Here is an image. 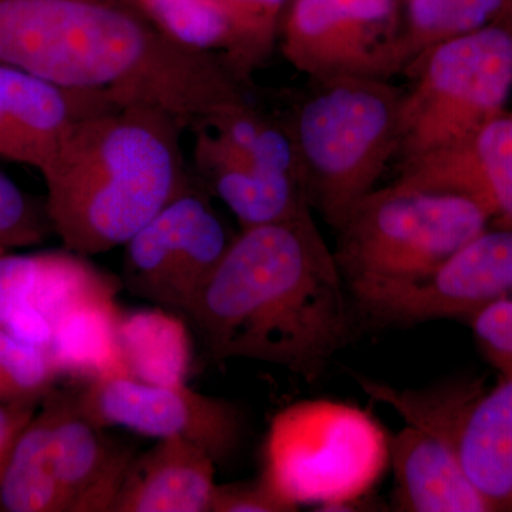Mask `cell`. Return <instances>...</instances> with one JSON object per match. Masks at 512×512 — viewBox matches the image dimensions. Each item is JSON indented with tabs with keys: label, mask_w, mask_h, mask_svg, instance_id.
Listing matches in <instances>:
<instances>
[{
	"label": "cell",
	"mask_w": 512,
	"mask_h": 512,
	"mask_svg": "<svg viewBox=\"0 0 512 512\" xmlns=\"http://www.w3.org/2000/svg\"><path fill=\"white\" fill-rule=\"evenodd\" d=\"M40 403L0 402V474L8 463L22 431L32 421Z\"/></svg>",
	"instance_id": "cell-31"
},
{
	"label": "cell",
	"mask_w": 512,
	"mask_h": 512,
	"mask_svg": "<svg viewBox=\"0 0 512 512\" xmlns=\"http://www.w3.org/2000/svg\"><path fill=\"white\" fill-rule=\"evenodd\" d=\"M490 212L464 195L390 184L357 202L333 251L345 282L429 274L487 229Z\"/></svg>",
	"instance_id": "cell-6"
},
{
	"label": "cell",
	"mask_w": 512,
	"mask_h": 512,
	"mask_svg": "<svg viewBox=\"0 0 512 512\" xmlns=\"http://www.w3.org/2000/svg\"><path fill=\"white\" fill-rule=\"evenodd\" d=\"M201 126L210 128L242 156L288 175L305 187L301 158L286 116L264 113L245 100L215 114Z\"/></svg>",
	"instance_id": "cell-24"
},
{
	"label": "cell",
	"mask_w": 512,
	"mask_h": 512,
	"mask_svg": "<svg viewBox=\"0 0 512 512\" xmlns=\"http://www.w3.org/2000/svg\"><path fill=\"white\" fill-rule=\"evenodd\" d=\"M468 480L490 512H512V372L468 404L457 436Z\"/></svg>",
	"instance_id": "cell-19"
},
{
	"label": "cell",
	"mask_w": 512,
	"mask_h": 512,
	"mask_svg": "<svg viewBox=\"0 0 512 512\" xmlns=\"http://www.w3.org/2000/svg\"><path fill=\"white\" fill-rule=\"evenodd\" d=\"M191 130L195 173L227 205L242 229L278 224L312 212L301 183L242 156L210 128Z\"/></svg>",
	"instance_id": "cell-15"
},
{
	"label": "cell",
	"mask_w": 512,
	"mask_h": 512,
	"mask_svg": "<svg viewBox=\"0 0 512 512\" xmlns=\"http://www.w3.org/2000/svg\"><path fill=\"white\" fill-rule=\"evenodd\" d=\"M123 104L0 62V160L42 171L77 121Z\"/></svg>",
	"instance_id": "cell-13"
},
{
	"label": "cell",
	"mask_w": 512,
	"mask_h": 512,
	"mask_svg": "<svg viewBox=\"0 0 512 512\" xmlns=\"http://www.w3.org/2000/svg\"><path fill=\"white\" fill-rule=\"evenodd\" d=\"M3 254H6L5 251H0V256H2Z\"/></svg>",
	"instance_id": "cell-32"
},
{
	"label": "cell",
	"mask_w": 512,
	"mask_h": 512,
	"mask_svg": "<svg viewBox=\"0 0 512 512\" xmlns=\"http://www.w3.org/2000/svg\"><path fill=\"white\" fill-rule=\"evenodd\" d=\"M311 82L286 119L309 204L338 229L397 156L404 89L365 76Z\"/></svg>",
	"instance_id": "cell-4"
},
{
	"label": "cell",
	"mask_w": 512,
	"mask_h": 512,
	"mask_svg": "<svg viewBox=\"0 0 512 512\" xmlns=\"http://www.w3.org/2000/svg\"><path fill=\"white\" fill-rule=\"evenodd\" d=\"M346 285L353 312L383 328L470 319L512 292V228L485 229L429 274Z\"/></svg>",
	"instance_id": "cell-8"
},
{
	"label": "cell",
	"mask_w": 512,
	"mask_h": 512,
	"mask_svg": "<svg viewBox=\"0 0 512 512\" xmlns=\"http://www.w3.org/2000/svg\"><path fill=\"white\" fill-rule=\"evenodd\" d=\"M399 114L403 161L451 146L501 114L512 89V32L500 25L440 43L406 70Z\"/></svg>",
	"instance_id": "cell-7"
},
{
	"label": "cell",
	"mask_w": 512,
	"mask_h": 512,
	"mask_svg": "<svg viewBox=\"0 0 512 512\" xmlns=\"http://www.w3.org/2000/svg\"><path fill=\"white\" fill-rule=\"evenodd\" d=\"M163 35L198 52H228L232 42L227 16L214 0H128Z\"/></svg>",
	"instance_id": "cell-26"
},
{
	"label": "cell",
	"mask_w": 512,
	"mask_h": 512,
	"mask_svg": "<svg viewBox=\"0 0 512 512\" xmlns=\"http://www.w3.org/2000/svg\"><path fill=\"white\" fill-rule=\"evenodd\" d=\"M57 379L46 350L0 328V402L42 403Z\"/></svg>",
	"instance_id": "cell-27"
},
{
	"label": "cell",
	"mask_w": 512,
	"mask_h": 512,
	"mask_svg": "<svg viewBox=\"0 0 512 512\" xmlns=\"http://www.w3.org/2000/svg\"><path fill=\"white\" fill-rule=\"evenodd\" d=\"M119 282L66 252L0 256V328L47 350L60 319L84 303L116 298Z\"/></svg>",
	"instance_id": "cell-12"
},
{
	"label": "cell",
	"mask_w": 512,
	"mask_h": 512,
	"mask_svg": "<svg viewBox=\"0 0 512 512\" xmlns=\"http://www.w3.org/2000/svg\"><path fill=\"white\" fill-rule=\"evenodd\" d=\"M177 117L127 104L84 117L43 168L46 210L67 251L126 245L165 205L194 188Z\"/></svg>",
	"instance_id": "cell-3"
},
{
	"label": "cell",
	"mask_w": 512,
	"mask_h": 512,
	"mask_svg": "<svg viewBox=\"0 0 512 512\" xmlns=\"http://www.w3.org/2000/svg\"><path fill=\"white\" fill-rule=\"evenodd\" d=\"M400 0H291L282 19V55L311 79H389Z\"/></svg>",
	"instance_id": "cell-11"
},
{
	"label": "cell",
	"mask_w": 512,
	"mask_h": 512,
	"mask_svg": "<svg viewBox=\"0 0 512 512\" xmlns=\"http://www.w3.org/2000/svg\"><path fill=\"white\" fill-rule=\"evenodd\" d=\"M505 0H402L389 56V79L440 43L490 25Z\"/></svg>",
	"instance_id": "cell-23"
},
{
	"label": "cell",
	"mask_w": 512,
	"mask_h": 512,
	"mask_svg": "<svg viewBox=\"0 0 512 512\" xmlns=\"http://www.w3.org/2000/svg\"><path fill=\"white\" fill-rule=\"evenodd\" d=\"M234 238L207 195L191 188L127 242L124 285L160 308L187 315Z\"/></svg>",
	"instance_id": "cell-9"
},
{
	"label": "cell",
	"mask_w": 512,
	"mask_h": 512,
	"mask_svg": "<svg viewBox=\"0 0 512 512\" xmlns=\"http://www.w3.org/2000/svg\"><path fill=\"white\" fill-rule=\"evenodd\" d=\"M458 430L406 424L390 439L393 507L400 512H490L468 480L457 448Z\"/></svg>",
	"instance_id": "cell-16"
},
{
	"label": "cell",
	"mask_w": 512,
	"mask_h": 512,
	"mask_svg": "<svg viewBox=\"0 0 512 512\" xmlns=\"http://www.w3.org/2000/svg\"><path fill=\"white\" fill-rule=\"evenodd\" d=\"M77 410L100 429L124 427L154 439L178 437L225 464L245 436L238 406L191 390L187 384L161 386L131 376H113L83 384L74 393Z\"/></svg>",
	"instance_id": "cell-10"
},
{
	"label": "cell",
	"mask_w": 512,
	"mask_h": 512,
	"mask_svg": "<svg viewBox=\"0 0 512 512\" xmlns=\"http://www.w3.org/2000/svg\"><path fill=\"white\" fill-rule=\"evenodd\" d=\"M53 232L45 204L0 171V251L33 247Z\"/></svg>",
	"instance_id": "cell-28"
},
{
	"label": "cell",
	"mask_w": 512,
	"mask_h": 512,
	"mask_svg": "<svg viewBox=\"0 0 512 512\" xmlns=\"http://www.w3.org/2000/svg\"><path fill=\"white\" fill-rule=\"evenodd\" d=\"M116 298L84 303L60 319L53 328L49 353L59 377L83 384L113 376H130L121 353Z\"/></svg>",
	"instance_id": "cell-20"
},
{
	"label": "cell",
	"mask_w": 512,
	"mask_h": 512,
	"mask_svg": "<svg viewBox=\"0 0 512 512\" xmlns=\"http://www.w3.org/2000/svg\"><path fill=\"white\" fill-rule=\"evenodd\" d=\"M117 338L134 379L161 386L187 382L192 343L187 326L175 312L160 306L121 312Z\"/></svg>",
	"instance_id": "cell-21"
},
{
	"label": "cell",
	"mask_w": 512,
	"mask_h": 512,
	"mask_svg": "<svg viewBox=\"0 0 512 512\" xmlns=\"http://www.w3.org/2000/svg\"><path fill=\"white\" fill-rule=\"evenodd\" d=\"M217 463L178 437L158 440L133 457L114 498V512H210Z\"/></svg>",
	"instance_id": "cell-18"
},
{
	"label": "cell",
	"mask_w": 512,
	"mask_h": 512,
	"mask_svg": "<svg viewBox=\"0 0 512 512\" xmlns=\"http://www.w3.org/2000/svg\"><path fill=\"white\" fill-rule=\"evenodd\" d=\"M264 483L261 477L251 483L217 484L210 505V512H293Z\"/></svg>",
	"instance_id": "cell-30"
},
{
	"label": "cell",
	"mask_w": 512,
	"mask_h": 512,
	"mask_svg": "<svg viewBox=\"0 0 512 512\" xmlns=\"http://www.w3.org/2000/svg\"><path fill=\"white\" fill-rule=\"evenodd\" d=\"M352 313L335 254L306 212L242 229L187 315L218 362L258 360L315 382L348 345Z\"/></svg>",
	"instance_id": "cell-2"
},
{
	"label": "cell",
	"mask_w": 512,
	"mask_h": 512,
	"mask_svg": "<svg viewBox=\"0 0 512 512\" xmlns=\"http://www.w3.org/2000/svg\"><path fill=\"white\" fill-rule=\"evenodd\" d=\"M46 399L53 412V464L72 511H110L133 450L117 446L84 419L74 393L52 390Z\"/></svg>",
	"instance_id": "cell-17"
},
{
	"label": "cell",
	"mask_w": 512,
	"mask_h": 512,
	"mask_svg": "<svg viewBox=\"0 0 512 512\" xmlns=\"http://www.w3.org/2000/svg\"><path fill=\"white\" fill-rule=\"evenodd\" d=\"M390 466V439L348 403L303 400L276 413L264 444V483L298 510L353 511Z\"/></svg>",
	"instance_id": "cell-5"
},
{
	"label": "cell",
	"mask_w": 512,
	"mask_h": 512,
	"mask_svg": "<svg viewBox=\"0 0 512 512\" xmlns=\"http://www.w3.org/2000/svg\"><path fill=\"white\" fill-rule=\"evenodd\" d=\"M468 320L488 362L500 373L512 372V292Z\"/></svg>",
	"instance_id": "cell-29"
},
{
	"label": "cell",
	"mask_w": 512,
	"mask_h": 512,
	"mask_svg": "<svg viewBox=\"0 0 512 512\" xmlns=\"http://www.w3.org/2000/svg\"><path fill=\"white\" fill-rule=\"evenodd\" d=\"M393 183L464 195L512 222V117L498 114L456 144L403 161Z\"/></svg>",
	"instance_id": "cell-14"
},
{
	"label": "cell",
	"mask_w": 512,
	"mask_h": 512,
	"mask_svg": "<svg viewBox=\"0 0 512 512\" xmlns=\"http://www.w3.org/2000/svg\"><path fill=\"white\" fill-rule=\"evenodd\" d=\"M52 423V406L45 397L0 474V511H72L53 464Z\"/></svg>",
	"instance_id": "cell-22"
},
{
	"label": "cell",
	"mask_w": 512,
	"mask_h": 512,
	"mask_svg": "<svg viewBox=\"0 0 512 512\" xmlns=\"http://www.w3.org/2000/svg\"><path fill=\"white\" fill-rule=\"evenodd\" d=\"M227 16L232 42L222 56L242 86L269 59L291 0H214Z\"/></svg>",
	"instance_id": "cell-25"
},
{
	"label": "cell",
	"mask_w": 512,
	"mask_h": 512,
	"mask_svg": "<svg viewBox=\"0 0 512 512\" xmlns=\"http://www.w3.org/2000/svg\"><path fill=\"white\" fill-rule=\"evenodd\" d=\"M0 62L185 128L248 100L220 55L178 45L128 0H0Z\"/></svg>",
	"instance_id": "cell-1"
}]
</instances>
